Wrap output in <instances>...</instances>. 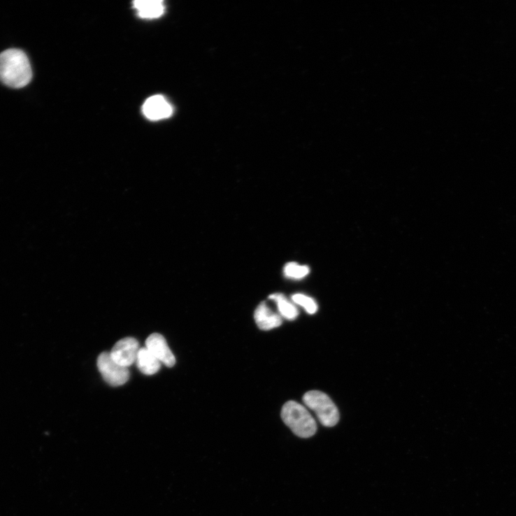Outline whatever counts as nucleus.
<instances>
[{"instance_id":"9d476101","label":"nucleus","mask_w":516,"mask_h":516,"mask_svg":"<svg viewBox=\"0 0 516 516\" xmlns=\"http://www.w3.org/2000/svg\"><path fill=\"white\" fill-rule=\"evenodd\" d=\"M136 363L139 371L148 376L155 375L162 364L146 347L139 350Z\"/></svg>"},{"instance_id":"423d86ee","label":"nucleus","mask_w":516,"mask_h":516,"mask_svg":"<svg viewBox=\"0 0 516 516\" xmlns=\"http://www.w3.org/2000/svg\"><path fill=\"white\" fill-rule=\"evenodd\" d=\"M143 115L150 120L159 121L170 117L173 113V108L161 95L149 98L143 105Z\"/></svg>"},{"instance_id":"6e6552de","label":"nucleus","mask_w":516,"mask_h":516,"mask_svg":"<svg viewBox=\"0 0 516 516\" xmlns=\"http://www.w3.org/2000/svg\"><path fill=\"white\" fill-rule=\"evenodd\" d=\"M254 319L258 328L263 331L278 328L282 323L280 315L274 313L266 302L257 306L254 313Z\"/></svg>"},{"instance_id":"9b49d317","label":"nucleus","mask_w":516,"mask_h":516,"mask_svg":"<svg viewBox=\"0 0 516 516\" xmlns=\"http://www.w3.org/2000/svg\"><path fill=\"white\" fill-rule=\"evenodd\" d=\"M278 306L281 317L290 321L295 320L299 317V310L295 305L289 302L282 294H275L269 296Z\"/></svg>"},{"instance_id":"0eeeda50","label":"nucleus","mask_w":516,"mask_h":516,"mask_svg":"<svg viewBox=\"0 0 516 516\" xmlns=\"http://www.w3.org/2000/svg\"><path fill=\"white\" fill-rule=\"evenodd\" d=\"M146 348L165 366L168 367L175 366L176 359L162 335L157 333L150 335L146 341Z\"/></svg>"},{"instance_id":"20e7f679","label":"nucleus","mask_w":516,"mask_h":516,"mask_svg":"<svg viewBox=\"0 0 516 516\" xmlns=\"http://www.w3.org/2000/svg\"><path fill=\"white\" fill-rule=\"evenodd\" d=\"M97 366L102 378L110 386L124 385L129 379L128 368L115 361L110 353H101L98 358Z\"/></svg>"},{"instance_id":"7ed1b4c3","label":"nucleus","mask_w":516,"mask_h":516,"mask_svg":"<svg viewBox=\"0 0 516 516\" xmlns=\"http://www.w3.org/2000/svg\"><path fill=\"white\" fill-rule=\"evenodd\" d=\"M303 401L305 406L317 415L324 427H332L338 422V410L325 393L317 390L308 392L304 394Z\"/></svg>"},{"instance_id":"39448f33","label":"nucleus","mask_w":516,"mask_h":516,"mask_svg":"<svg viewBox=\"0 0 516 516\" xmlns=\"http://www.w3.org/2000/svg\"><path fill=\"white\" fill-rule=\"evenodd\" d=\"M140 349L139 343L136 338L127 337L115 344L110 355L115 361L128 368L136 363Z\"/></svg>"},{"instance_id":"f03ea898","label":"nucleus","mask_w":516,"mask_h":516,"mask_svg":"<svg viewBox=\"0 0 516 516\" xmlns=\"http://www.w3.org/2000/svg\"><path fill=\"white\" fill-rule=\"evenodd\" d=\"M281 417L292 431L301 438H309L317 432V424L303 406L289 401L282 407Z\"/></svg>"},{"instance_id":"1a4fd4ad","label":"nucleus","mask_w":516,"mask_h":516,"mask_svg":"<svg viewBox=\"0 0 516 516\" xmlns=\"http://www.w3.org/2000/svg\"><path fill=\"white\" fill-rule=\"evenodd\" d=\"M134 8L141 17L147 19L159 17L164 12L162 0H137L134 2Z\"/></svg>"},{"instance_id":"f8f14e48","label":"nucleus","mask_w":516,"mask_h":516,"mask_svg":"<svg viewBox=\"0 0 516 516\" xmlns=\"http://www.w3.org/2000/svg\"><path fill=\"white\" fill-rule=\"evenodd\" d=\"M310 269L306 266H299L295 263L287 264L284 268V274L286 277L294 279H301L306 277Z\"/></svg>"},{"instance_id":"ddd939ff","label":"nucleus","mask_w":516,"mask_h":516,"mask_svg":"<svg viewBox=\"0 0 516 516\" xmlns=\"http://www.w3.org/2000/svg\"><path fill=\"white\" fill-rule=\"evenodd\" d=\"M293 301L303 307L308 314H315L318 310V305L313 299L303 294H295Z\"/></svg>"},{"instance_id":"f257e3e1","label":"nucleus","mask_w":516,"mask_h":516,"mask_svg":"<svg viewBox=\"0 0 516 516\" xmlns=\"http://www.w3.org/2000/svg\"><path fill=\"white\" fill-rule=\"evenodd\" d=\"M33 71L27 55L11 48L0 53V80L12 89H22L31 83Z\"/></svg>"}]
</instances>
